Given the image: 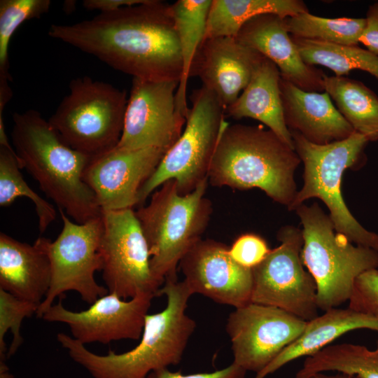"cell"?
<instances>
[{"label": "cell", "instance_id": "cell-36", "mask_svg": "<svg viewBox=\"0 0 378 378\" xmlns=\"http://www.w3.org/2000/svg\"><path fill=\"white\" fill-rule=\"evenodd\" d=\"M365 19L366 26L360 42L378 56V2L370 6Z\"/></svg>", "mask_w": 378, "mask_h": 378}, {"label": "cell", "instance_id": "cell-29", "mask_svg": "<svg viewBox=\"0 0 378 378\" xmlns=\"http://www.w3.org/2000/svg\"><path fill=\"white\" fill-rule=\"evenodd\" d=\"M285 20L294 37L342 46H358L366 26L365 18H326L309 12Z\"/></svg>", "mask_w": 378, "mask_h": 378}, {"label": "cell", "instance_id": "cell-9", "mask_svg": "<svg viewBox=\"0 0 378 378\" xmlns=\"http://www.w3.org/2000/svg\"><path fill=\"white\" fill-rule=\"evenodd\" d=\"M183 130L167 150L156 169L140 188L138 204L155 190L174 180L178 192H192L208 173L220 135L228 124L225 110L214 94L202 86L193 91Z\"/></svg>", "mask_w": 378, "mask_h": 378}, {"label": "cell", "instance_id": "cell-27", "mask_svg": "<svg viewBox=\"0 0 378 378\" xmlns=\"http://www.w3.org/2000/svg\"><path fill=\"white\" fill-rule=\"evenodd\" d=\"M328 371L358 378H378V346L376 349L370 350L359 344H330L306 357L295 378H309L314 374Z\"/></svg>", "mask_w": 378, "mask_h": 378}, {"label": "cell", "instance_id": "cell-25", "mask_svg": "<svg viewBox=\"0 0 378 378\" xmlns=\"http://www.w3.org/2000/svg\"><path fill=\"white\" fill-rule=\"evenodd\" d=\"M309 12L301 0H212L204 41L216 37H236L248 20L267 13L284 18Z\"/></svg>", "mask_w": 378, "mask_h": 378}, {"label": "cell", "instance_id": "cell-8", "mask_svg": "<svg viewBox=\"0 0 378 378\" xmlns=\"http://www.w3.org/2000/svg\"><path fill=\"white\" fill-rule=\"evenodd\" d=\"M69 90L48 120L63 141L91 158L115 148L122 132L126 92L87 76L71 80Z\"/></svg>", "mask_w": 378, "mask_h": 378}, {"label": "cell", "instance_id": "cell-30", "mask_svg": "<svg viewBox=\"0 0 378 378\" xmlns=\"http://www.w3.org/2000/svg\"><path fill=\"white\" fill-rule=\"evenodd\" d=\"M21 166L14 150L0 146V206H10L18 197L29 198L34 204L38 229L43 232L55 220L53 206L36 193L24 181Z\"/></svg>", "mask_w": 378, "mask_h": 378}, {"label": "cell", "instance_id": "cell-26", "mask_svg": "<svg viewBox=\"0 0 378 378\" xmlns=\"http://www.w3.org/2000/svg\"><path fill=\"white\" fill-rule=\"evenodd\" d=\"M324 91L338 111L368 141L378 140V97L363 83L345 76H323Z\"/></svg>", "mask_w": 378, "mask_h": 378}, {"label": "cell", "instance_id": "cell-1", "mask_svg": "<svg viewBox=\"0 0 378 378\" xmlns=\"http://www.w3.org/2000/svg\"><path fill=\"white\" fill-rule=\"evenodd\" d=\"M48 36L133 78L181 79L180 45L171 5L158 0L73 24H53Z\"/></svg>", "mask_w": 378, "mask_h": 378}, {"label": "cell", "instance_id": "cell-11", "mask_svg": "<svg viewBox=\"0 0 378 378\" xmlns=\"http://www.w3.org/2000/svg\"><path fill=\"white\" fill-rule=\"evenodd\" d=\"M280 245L252 269L251 302L284 309L308 321L318 315L317 287L301 258L302 230L286 225L277 233Z\"/></svg>", "mask_w": 378, "mask_h": 378}, {"label": "cell", "instance_id": "cell-3", "mask_svg": "<svg viewBox=\"0 0 378 378\" xmlns=\"http://www.w3.org/2000/svg\"><path fill=\"white\" fill-rule=\"evenodd\" d=\"M12 118V146L21 168L76 223L100 216L96 196L83 180L91 157L66 144L36 110L15 112Z\"/></svg>", "mask_w": 378, "mask_h": 378}, {"label": "cell", "instance_id": "cell-19", "mask_svg": "<svg viewBox=\"0 0 378 378\" xmlns=\"http://www.w3.org/2000/svg\"><path fill=\"white\" fill-rule=\"evenodd\" d=\"M274 62L281 76L307 92H324L325 74L307 64L288 32L285 18L272 13L248 20L235 37Z\"/></svg>", "mask_w": 378, "mask_h": 378}, {"label": "cell", "instance_id": "cell-33", "mask_svg": "<svg viewBox=\"0 0 378 378\" xmlns=\"http://www.w3.org/2000/svg\"><path fill=\"white\" fill-rule=\"evenodd\" d=\"M349 308L378 317V269L360 274L356 279L349 299Z\"/></svg>", "mask_w": 378, "mask_h": 378}, {"label": "cell", "instance_id": "cell-23", "mask_svg": "<svg viewBox=\"0 0 378 378\" xmlns=\"http://www.w3.org/2000/svg\"><path fill=\"white\" fill-rule=\"evenodd\" d=\"M358 329L378 331V317L349 307L325 311L322 315L307 321L301 335L254 378H265L289 362L312 356L346 332Z\"/></svg>", "mask_w": 378, "mask_h": 378}, {"label": "cell", "instance_id": "cell-38", "mask_svg": "<svg viewBox=\"0 0 378 378\" xmlns=\"http://www.w3.org/2000/svg\"><path fill=\"white\" fill-rule=\"evenodd\" d=\"M309 378H358L356 376H351L349 374L337 372L336 374L334 375H328L324 374V372H319L314 374L309 377Z\"/></svg>", "mask_w": 378, "mask_h": 378}, {"label": "cell", "instance_id": "cell-7", "mask_svg": "<svg viewBox=\"0 0 378 378\" xmlns=\"http://www.w3.org/2000/svg\"><path fill=\"white\" fill-rule=\"evenodd\" d=\"M290 132L304 170L303 186L288 210H295L310 198H318L328 207L337 232L356 245L378 251V234L367 230L356 220L344 201L341 188L344 172L363 160L368 140L354 132L341 141L316 144L297 132Z\"/></svg>", "mask_w": 378, "mask_h": 378}, {"label": "cell", "instance_id": "cell-21", "mask_svg": "<svg viewBox=\"0 0 378 378\" xmlns=\"http://www.w3.org/2000/svg\"><path fill=\"white\" fill-rule=\"evenodd\" d=\"M279 88L284 117L290 131L316 144L341 141L355 132L326 92L304 91L281 76Z\"/></svg>", "mask_w": 378, "mask_h": 378}, {"label": "cell", "instance_id": "cell-15", "mask_svg": "<svg viewBox=\"0 0 378 378\" xmlns=\"http://www.w3.org/2000/svg\"><path fill=\"white\" fill-rule=\"evenodd\" d=\"M154 297L144 294L123 300L115 293H108L81 312L66 309L60 298L41 318L66 324L71 337L84 345L94 342L109 344L121 340H136L141 337L145 318Z\"/></svg>", "mask_w": 378, "mask_h": 378}, {"label": "cell", "instance_id": "cell-13", "mask_svg": "<svg viewBox=\"0 0 378 378\" xmlns=\"http://www.w3.org/2000/svg\"><path fill=\"white\" fill-rule=\"evenodd\" d=\"M307 321L278 307L250 302L228 316L233 363L256 374L303 332Z\"/></svg>", "mask_w": 378, "mask_h": 378}, {"label": "cell", "instance_id": "cell-5", "mask_svg": "<svg viewBox=\"0 0 378 378\" xmlns=\"http://www.w3.org/2000/svg\"><path fill=\"white\" fill-rule=\"evenodd\" d=\"M208 179L188 194H181L169 180L151 195L136 216L148 244L150 268L162 284L177 280L176 268L186 253L202 239L212 213L205 197Z\"/></svg>", "mask_w": 378, "mask_h": 378}, {"label": "cell", "instance_id": "cell-2", "mask_svg": "<svg viewBox=\"0 0 378 378\" xmlns=\"http://www.w3.org/2000/svg\"><path fill=\"white\" fill-rule=\"evenodd\" d=\"M164 283L158 296L167 297V306L146 315L141 339L132 349L99 355L62 332L57 335L58 342L94 378H147L155 370L178 365L196 327L186 313L192 293L184 281L167 279Z\"/></svg>", "mask_w": 378, "mask_h": 378}, {"label": "cell", "instance_id": "cell-39", "mask_svg": "<svg viewBox=\"0 0 378 378\" xmlns=\"http://www.w3.org/2000/svg\"><path fill=\"white\" fill-rule=\"evenodd\" d=\"M377 346H378V340H377Z\"/></svg>", "mask_w": 378, "mask_h": 378}, {"label": "cell", "instance_id": "cell-16", "mask_svg": "<svg viewBox=\"0 0 378 378\" xmlns=\"http://www.w3.org/2000/svg\"><path fill=\"white\" fill-rule=\"evenodd\" d=\"M167 149H128L115 146L92 157L83 180L94 193L102 211L132 209L140 188L160 164Z\"/></svg>", "mask_w": 378, "mask_h": 378}, {"label": "cell", "instance_id": "cell-6", "mask_svg": "<svg viewBox=\"0 0 378 378\" xmlns=\"http://www.w3.org/2000/svg\"><path fill=\"white\" fill-rule=\"evenodd\" d=\"M302 225L301 258L317 287V305L327 311L349 301L356 278L378 268V251L354 244L337 232L330 216L314 203L295 209Z\"/></svg>", "mask_w": 378, "mask_h": 378}, {"label": "cell", "instance_id": "cell-14", "mask_svg": "<svg viewBox=\"0 0 378 378\" xmlns=\"http://www.w3.org/2000/svg\"><path fill=\"white\" fill-rule=\"evenodd\" d=\"M178 85L176 80L133 78L117 146L169 149L180 137L186 121L176 109Z\"/></svg>", "mask_w": 378, "mask_h": 378}, {"label": "cell", "instance_id": "cell-20", "mask_svg": "<svg viewBox=\"0 0 378 378\" xmlns=\"http://www.w3.org/2000/svg\"><path fill=\"white\" fill-rule=\"evenodd\" d=\"M50 239L38 237L33 244L0 233V288L38 307L51 284Z\"/></svg>", "mask_w": 378, "mask_h": 378}, {"label": "cell", "instance_id": "cell-10", "mask_svg": "<svg viewBox=\"0 0 378 378\" xmlns=\"http://www.w3.org/2000/svg\"><path fill=\"white\" fill-rule=\"evenodd\" d=\"M63 227L61 232L49 246L52 267L50 289L36 312L41 318L58 297L68 291H75L81 299L92 304L108 293L94 277L102 270L101 244L104 231L102 215L85 223L71 221L59 209Z\"/></svg>", "mask_w": 378, "mask_h": 378}, {"label": "cell", "instance_id": "cell-22", "mask_svg": "<svg viewBox=\"0 0 378 378\" xmlns=\"http://www.w3.org/2000/svg\"><path fill=\"white\" fill-rule=\"evenodd\" d=\"M280 78L276 65L262 55L248 84L225 113L235 119L251 118L262 122L294 149L292 135L284 117Z\"/></svg>", "mask_w": 378, "mask_h": 378}, {"label": "cell", "instance_id": "cell-32", "mask_svg": "<svg viewBox=\"0 0 378 378\" xmlns=\"http://www.w3.org/2000/svg\"><path fill=\"white\" fill-rule=\"evenodd\" d=\"M50 6V0L0 1V80H10L8 49L17 29L27 20L41 18Z\"/></svg>", "mask_w": 378, "mask_h": 378}, {"label": "cell", "instance_id": "cell-37", "mask_svg": "<svg viewBox=\"0 0 378 378\" xmlns=\"http://www.w3.org/2000/svg\"><path fill=\"white\" fill-rule=\"evenodd\" d=\"M147 0H84L83 7L88 10L111 13L122 8L144 4Z\"/></svg>", "mask_w": 378, "mask_h": 378}, {"label": "cell", "instance_id": "cell-24", "mask_svg": "<svg viewBox=\"0 0 378 378\" xmlns=\"http://www.w3.org/2000/svg\"><path fill=\"white\" fill-rule=\"evenodd\" d=\"M212 0H178L171 5L178 38L182 74L176 92V109L186 120L190 108L187 86L193 65L204 41Z\"/></svg>", "mask_w": 378, "mask_h": 378}, {"label": "cell", "instance_id": "cell-18", "mask_svg": "<svg viewBox=\"0 0 378 378\" xmlns=\"http://www.w3.org/2000/svg\"><path fill=\"white\" fill-rule=\"evenodd\" d=\"M262 56L235 37L208 38L200 47L191 76L200 78L225 112L248 84Z\"/></svg>", "mask_w": 378, "mask_h": 378}, {"label": "cell", "instance_id": "cell-12", "mask_svg": "<svg viewBox=\"0 0 378 378\" xmlns=\"http://www.w3.org/2000/svg\"><path fill=\"white\" fill-rule=\"evenodd\" d=\"M102 279L108 293L123 300L158 296L162 284L150 268L147 241L132 209L102 211Z\"/></svg>", "mask_w": 378, "mask_h": 378}, {"label": "cell", "instance_id": "cell-28", "mask_svg": "<svg viewBox=\"0 0 378 378\" xmlns=\"http://www.w3.org/2000/svg\"><path fill=\"white\" fill-rule=\"evenodd\" d=\"M291 36V35H290ZM300 55L309 65H321L332 70L336 76L351 71H367L378 79V56L358 46H342L291 36Z\"/></svg>", "mask_w": 378, "mask_h": 378}, {"label": "cell", "instance_id": "cell-17", "mask_svg": "<svg viewBox=\"0 0 378 378\" xmlns=\"http://www.w3.org/2000/svg\"><path fill=\"white\" fill-rule=\"evenodd\" d=\"M179 267L192 294L235 309L251 302L252 269L230 256L229 247L213 239H201L182 258Z\"/></svg>", "mask_w": 378, "mask_h": 378}, {"label": "cell", "instance_id": "cell-35", "mask_svg": "<svg viewBox=\"0 0 378 378\" xmlns=\"http://www.w3.org/2000/svg\"><path fill=\"white\" fill-rule=\"evenodd\" d=\"M246 371L233 363L229 366L211 372H200L183 374L179 372H171L162 368L150 372L147 378H244Z\"/></svg>", "mask_w": 378, "mask_h": 378}, {"label": "cell", "instance_id": "cell-4", "mask_svg": "<svg viewBox=\"0 0 378 378\" xmlns=\"http://www.w3.org/2000/svg\"><path fill=\"white\" fill-rule=\"evenodd\" d=\"M300 161L295 150L270 130L228 123L217 143L208 183L237 190L258 188L288 207L298 192L294 172Z\"/></svg>", "mask_w": 378, "mask_h": 378}, {"label": "cell", "instance_id": "cell-34", "mask_svg": "<svg viewBox=\"0 0 378 378\" xmlns=\"http://www.w3.org/2000/svg\"><path fill=\"white\" fill-rule=\"evenodd\" d=\"M270 251L265 240L252 233L241 234L229 247V253L232 259L248 269L259 265Z\"/></svg>", "mask_w": 378, "mask_h": 378}, {"label": "cell", "instance_id": "cell-31", "mask_svg": "<svg viewBox=\"0 0 378 378\" xmlns=\"http://www.w3.org/2000/svg\"><path fill=\"white\" fill-rule=\"evenodd\" d=\"M38 307L20 300L0 288L1 378H10L6 356L14 355L23 342L20 333L22 321L36 314Z\"/></svg>", "mask_w": 378, "mask_h": 378}]
</instances>
